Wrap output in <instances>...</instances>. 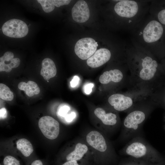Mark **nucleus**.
<instances>
[{
  "label": "nucleus",
  "mask_w": 165,
  "mask_h": 165,
  "mask_svg": "<svg viewBox=\"0 0 165 165\" xmlns=\"http://www.w3.org/2000/svg\"><path fill=\"white\" fill-rule=\"evenodd\" d=\"M4 165H20L19 160L14 157L11 156H7L4 159Z\"/></svg>",
  "instance_id": "nucleus-21"
},
{
  "label": "nucleus",
  "mask_w": 165,
  "mask_h": 165,
  "mask_svg": "<svg viewBox=\"0 0 165 165\" xmlns=\"http://www.w3.org/2000/svg\"><path fill=\"white\" fill-rule=\"evenodd\" d=\"M0 97L7 101H11L14 97L13 94L9 88L2 83L0 84Z\"/></svg>",
  "instance_id": "nucleus-18"
},
{
  "label": "nucleus",
  "mask_w": 165,
  "mask_h": 165,
  "mask_svg": "<svg viewBox=\"0 0 165 165\" xmlns=\"http://www.w3.org/2000/svg\"><path fill=\"white\" fill-rule=\"evenodd\" d=\"M149 13L154 16L162 25L165 26V8L157 10L149 8Z\"/></svg>",
  "instance_id": "nucleus-19"
},
{
  "label": "nucleus",
  "mask_w": 165,
  "mask_h": 165,
  "mask_svg": "<svg viewBox=\"0 0 165 165\" xmlns=\"http://www.w3.org/2000/svg\"><path fill=\"white\" fill-rule=\"evenodd\" d=\"M94 113L105 125L112 126L117 123V116L115 114L110 112L106 113L102 108H96L94 110Z\"/></svg>",
  "instance_id": "nucleus-14"
},
{
  "label": "nucleus",
  "mask_w": 165,
  "mask_h": 165,
  "mask_svg": "<svg viewBox=\"0 0 165 165\" xmlns=\"http://www.w3.org/2000/svg\"><path fill=\"white\" fill-rule=\"evenodd\" d=\"M144 112L136 110L130 113L125 119L123 124L127 132L129 133L137 130L145 119Z\"/></svg>",
  "instance_id": "nucleus-6"
},
{
  "label": "nucleus",
  "mask_w": 165,
  "mask_h": 165,
  "mask_svg": "<svg viewBox=\"0 0 165 165\" xmlns=\"http://www.w3.org/2000/svg\"><path fill=\"white\" fill-rule=\"evenodd\" d=\"M163 102H164V103L165 104V94L164 96L163 97Z\"/></svg>",
  "instance_id": "nucleus-31"
},
{
  "label": "nucleus",
  "mask_w": 165,
  "mask_h": 165,
  "mask_svg": "<svg viewBox=\"0 0 165 165\" xmlns=\"http://www.w3.org/2000/svg\"><path fill=\"white\" fill-rule=\"evenodd\" d=\"M37 2L41 5L43 11L47 13L53 11L55 8L52 0H38Z\"/></svg>",
  "instance_id": "nucleus-20"
},
{
  "label": "nucleus",
  "mask_w": 165,
  "mask_h": 165,
  "mask_svg": "<svg viewBox=\"0 0 165 165\" xmlns=\"http://www.w3.org/2000/svg\"><path fill=\"white\" fill-rule=\"evenodd\" d=\"M73 19L78 23L87 21L90 17V10L86 2L84 0H79L74 5L72 10Z\"/></svg>",
  "instance_id": "nucleus-8"
},
{
  "label": "nucleus",
  "mask_w": 165,
  "mask_h": 165,
  "mask_svg": "<svg viewBox=\"0 0 165 165\" xmlns=\"http://www.w3.org/2000/svg\"><path fill=\"white\" fill-rule=\"evenodd\" d=\"M69 109V108L66 105L60 106L57 111V114L61 116H64L67 113Z\"/></svg>",
  "instance_id": "nucleus-23"
},
{
  "label": "nucleus",
  "mask_w": 165,
  "mask_h": 165,
  "mask_svg": "<svg viewBox=\"0 0 165 165\" xmlns=\"http://www.w3.org/2000/svg\"><path fill=\"white\" fill-rule=\"evenodd\" d=\"M148 165H155L153 164L152 163H150V164H149Z\"/></svg>",
  "instance_id": "nucleus-32"
},
{
  "label": "nucleus",
  "mask_w": 165,
  "mask_h": 165,
  "mask_svg": "<svg viewBox=\"0 0 165 165\" xmlns=\"http://www.w3.org/2000/svg\"><path fill=\"white\" fill-rule=\"evenodd\" d=\"M57 73V69L54 63L49 58L44 59L42 62L40 75L44 79L48 81L54 77Z\"/></svg>",
  "instance_id": "nucleus-12"
},
{
  "label": "nucleus",
  "mask_w": 165,
  "mask_h": 165,
  "mask_svg": "<svg viewBox=\"0 0 165 165\" xmlns=\"http://www.w3.org/2000/svg\"><path fill=\"white\" fill-rule=\"evenodd\" d=\"M16 145L17 149L26 157L29 156L33 151L32 144L26 139L22 138L18 140Z\"/></svg>",
  "instance_id": "nucleus-17"
},
{
  "label": "nucleus",
  "mask_w": 165,
  "mask_h": 165,
  "mask_svg": "<svg viewBox=\"0 0 165 165\" xmlns=\"http://www.w3.org/2000/svg\"><path fill=\"white\" fill-rule=\"evenodd\" d=\"M61 165H80L79 164L77 161L76 160H73L67 161Z\"/></svg>",
  "instance_id": "nucleus-29"
},
{
  "label": "nucleus",
  "mask_w": 165,
  "mask_h": 165,
  "mask_svg": "<svg viewBox=\"0 0 165 165\" xmlns=\"http://www.w3.org/2000/svg\"><path fill=\"white\" fill-rule=\"evenodd\" d=\"M111 56V53L109 49L101 48L96 50L94 54L87 60V64L92 68H97L108 61Z\"/></svg>",
  "instance_id": "nucleus-7"
},
{
  "label": "nucleus",
  "mask_w": 165,
  "mask_h": 165,
  "mask_svg": "<svg viewBox=\"0 0 165 165\" xmlns=\"http://www.w3.org/2000/svg\"><path fill=\"white\" fill-rule=\"evenodd\" d=\"M126 155L134 159L149 163L154 162L156 159L145 144L141 141H134L129 144L126 149Z\"/></svg>",
  "instance_id": "nucleus-2"
},
{
  "label": "nucleus",
  "mask_w": 165,
  "mask_h": 165,
  "mask_svg": "<svg viewBox=\"0 0 165 165\" xmlns=\"http://www.w3.org/2000/svg\"><path fill=\"white\" fill-rule=\"evenodd\" d=\"M7 116V111L4 108H2L0 110V119H3L6 118Z\"/></svg>",
  "instance_id": "nucleus-27"
},
{
  "label": "nucleus",
  "mask_w": 165,
  "mask_h": 165,
  "mask_svg": "<svg viewBox=\"0 0 165 165\" xmlns=\"http://www.w3.org/2000/svg\"><path fill=\"white\" fill-rule=\"evenodd\" d=\"M79 80V78L78 76H74L73 79L70 82L71 86L72 87H75L77 85Z\"/></svg>",
  "instance_id": "nucleus-26"
},
{
  "label": "nucleus",
  "mask_w": 165,
  "mask_h": 165,
  "mask_svg": "<svg viewBox=\"0 0 165 165\" xmlns=\"http://www.w3.org/2000/svg\"><path fill=\"white\" fill-rule=\"evenodd\" d=\"M108 101L115 109L119 111L126 110L130 108L133 104L131 98L119 94H113L110 96Z\"/></svg>",
  "instance_id": "nucleus-9"
},
{
  "label": "nucleus",
  "mask_w": 165,
  "mask_h": 165,
  "mask_svg": "<svg viewBox=\"0 0 165 165\" xmlns=\"http://www.w3.org/2000/svg\"><path fill=\"white\" fill-rule=\"evenodd\" d=\"M94 86V84L92 83H90L86 85L84 87L85 93L87 94H90L92 91V88Z\"/></svg>",
  "instance_id": "nucleus-25"
},
{
  "label": "nucleus",
  "mask_w": 165,
  "mask_h": 165,
  "mask_svg": "<svg viewBox=\"0 0 165 165\" xmlns=\"http://www.w3.org/2000/svg\"><path fill=\"white\" fill-rule=\"evenodd\" d=\"M0 165H1V164Z\"/></svg>",
  "instance_id": "nucleus-33"
},
{
  "label": "nucleus",
  "mask_w": 165,
  "mask_h": 165,
  "mask_svg": "<svg viewBox=\"0 0 165 165\" xmlns=\"http://www.w3.org/2000/svg\"><path fill=\"white\" fill-rule=\"evenodd\" d=\"M123 77V74L120 70L114 69L104 72L100 76L99 81L103 84H108L111 81L118 82L122 80Z\"/></svg>",
  "instance_id": "nucleus-13"
},
{
  "label": "nucleus",
  "mask_w": 165,
  "mask_h": 165,
  "mask_svg": "<svg viewBox=\"0 0 165 165\" xmlns=\"http://www.w3.org/2000/svg\"><path fill=\"white\" fill-rule=\"evenodd\" d=\"M31 165H43L42 162L40 160H36L33 161Z\"/></svg>",
  "instance_id": "nucleus-30"
},
{
  "label": "nucleus",
  "mask_w": 165,
  "mask_h": 165,
  "mask_svg": "<svg viewBox=\"0 0 165 165\" xmlns=\"http://www.w3.org/2000/svg\"><path fill=\"white\" fill-rule=\"evenodd\" d=\"M75 113L74 112H72L66 116L65 120L68 122L71 121L75 118Z\"/></svg>",
  "instance_id": "nucleus-28"
},
{
  "label": "nucleus",
  "mask_w": 165,
  "mask_h": 165,
  "mask_svg": "<svg viewBox=\"0 0 165 165\" xmlns=\"http://www.w3.org/2000/svg\"><path fill=\"white\" fill-rule=\"evenodd\" d=\"M2 30L7 36L14 38H21L27 35L28 26L23 21L18 19H11L3 24Z\"/></svg>",
  "instance_id": "nucleus-3"
},
{
  "label": "nucleus",
  "mask_w": 165,
  "mask_h": 165,
  "mask_svg": "<svg viewBox=\"0 0 165 165\" xmlns=\"http://www.w3.org/2000/svg\"><path fill=\"white\" fill-rule=\"evenodd\" d=\"M97 42L91 38H85L79 40L75 47L76 54L80 59H88L96 51Z\"/></svg>",
  "instance_id": "nucleus-5"
},
{
  "label": "nucleus",
  "mask_w": 165,
  "mask_h": 165,
  "mask_svg": "<svg viewBox=\"0 0 165 165\" xmlns=\"http://www.w3.org/2000/svg\"><path fill=\"white\" fill-rule=\"evenodd\" d=\"M88 150L87 146L80 143H77L75 149L68 154L66 157L67 161L71 160H80L82 159L84 155Z\"/></svg>",
  "instance_id": "nucleus-15"
},
{
  "label": "nucleus",
  "mask_w": 165,
  "mask_h": 165,
  "mask_svg": "<svg viewBox=\"0 0 165 165\" xmlns=\"http://www.w3.org/2000/svg\"><path fill=\"white\" fill-rule=\"evenodd\" d=\"M38 127L44 136L47 138H56L60 131V124L54 118L49 116L41 117L38 122Z\"/></svg>",
  "instance_id": "nucleus-4"
},
{
  "label": "nucleus",
  "mask_w": 165,
  "mask_h": 165,
  "mask_svg": "<svg viewBox=\"0 0 165 165\" xmlns=\"http://www.w3.org/2000/svg\"><path fill=\"white\" fill-rule=\"evenodd\" d=\"M150 164L144 161L132 158L130 159L123 162L121 165H148Z\"/></svg>",
  "instance_id": "nucleus-22"
},
{
  "label": "nucleus",
  "mask_w": 165,
  "mask_h": 165,
  "mask_svg": "<svg viewBox=\"0 0 165 165\" xmlns=\"http://www.w3.org/2000/svg\"><path fill=\"white\" fill-rule=\"evenodd\" d=\"M18 86L20 90L24 91L25 94L30 97L38 94L40 92V88L37 84L33 81H29L27 83L20 82Z\"/></svg>",
  "instance_id": "nucleus-16"
},
{
  "label": "nucleus",
  "mask_w": 165,
  "mask_h": 165,
  "mask_svg": "<svg viewBox=\"0 0 165 165\" xmlns=\"http://www.w3.org/2000/svg\"><path fill=\"white\" fill-rule=\"evenodd\" d=\"M86 140L88 144L96 150L104 152L107 148L105 140L102 135L96 131H92L86 135Z\"/></svg>",
  "instance_id": "nucleus-10"
},
{
  "label": "nucleus",
  "mask_w": 165,
  "mask_h": 165,
  "mask_svg": "<svg viewBox=\"0 0 165 165\" xmlns=\"http://www.w3.org/2000/svg\"><path fill=\"white\" fill-rule=\"evenodd\" d=\"M52 1L55 6L59 7L61 6L68 4L71 1L70 0H53Z\"/></svg>",
  "instance_id": "nucleus-24"
},
{
  "label": "nucleus",
  "mask_w": 165,
  "mask_h": 165,
  "mask_svg": "<svg viewBox=\"0 0 165 165\" xmlns=\"http://www.w3.org/2000/svg\"><path fill=\"white\" fill-rule=\"evenodd\" d=\"M14 54L8 51L0 58V71L10 72L13 68L17 67L20 63V60L18 58H13Z\"/></svg>",
  "instance_id": "nucleus-11"
},
{
  "label": "nucleus",
  "mask_w": 165,
  "mask_h": 165,
  "mask_svg": "<svg viewBox=\"0 0 165 165\" xmlns=\"http://www.w3.org/2000/svg\"><path fill=\"white\" fill-rule=\"evenodd\" d=\"M131 42H134L151 53L157 51L158 44L163 35L164 26L149 13L130 31Z\"/></svg>",
  "instance_id": "nucleus-1"
}]
</instances>
